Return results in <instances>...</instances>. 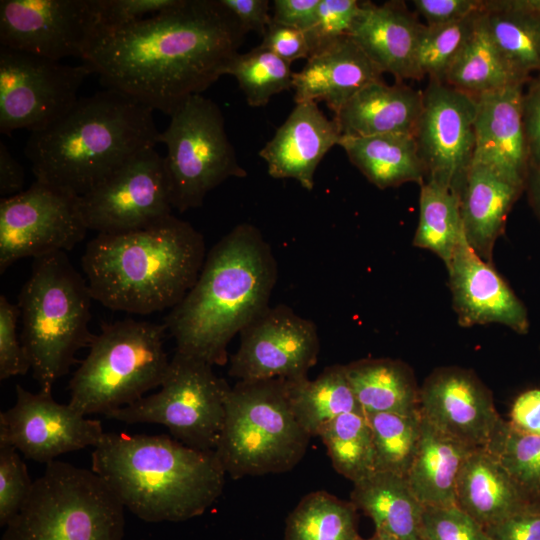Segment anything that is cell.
<instances>
[{
	"label": "cell",
	"instance_id": "obj_1",
	"mask_svg": "<svg viewBox=\"0 0 540 540\" xmlns=\"http://www.w3.org/2000/svg\"><path fill=\"white\" fill-rule=\"evenodd\" d=\"M246 34L220 0H179L156 15L98 33L82 61L105 88L170 116L224 75Z\"/></svg>",
	"mask_w": 540,
	"mask_h": 540
},
{
	"label": "cell",
	"instance_id": "obj_2",
	"mask_svg": "<svg viewBox=\"0 0 540 540\" xmlns=\"http://www.w3.org/2000/svg\"><path fill=\"white\" fill-rule=\"evenodd\" d=\"M277 261L261 231L240 223L207 252L199 276L165 317L176 351L225 365L233 337L270 305Z\"/></svg>",
	"mask_w": 540,
	"mask_h": 540
},
{
	"label": "cell",
	"instance_id": "obj_3",
	"mask_svg": "<svg viewBox=\"0 0 540 540\" xmlns=\"http://www.w3.org/2000/svg\"><path fill=\"white\" fill-rule=\"evenodd\" d=\"M153 111L111 88L79 98L60 119L28 137L24 151L35 180L85 195L156 147L160 132Z\"/></svg>",
	"mask_w": 540,
	"mask_h": 540
},
{
	"label": "cell",
	"instance_id": "obj_4",
	"mask_svg": "<svg viewBox=\"0 0 540 540\" xmlns=\"http://www.w3.org/2000/svg\"><path fill=\"white\" fill-rule=\"evenodd\" d=\"M206 255L203 235L172 214L136 231L98 234L81 264L95 301L146 315L175 307L196 282Z\"/></svg>",
	"mask_w": 540,
	"mask_h": 540
},
{
	"label": "cell",
	"instance_id": "obj_5",
	"mask_svg": "<svg viewBox=\"0 0 540 540\" xmlns=\"http://www.w3.org/2000/svg\"><path fill=\"white\" fill-rule=\"evenodd\" d=\"M91 462L121 504L147 522L202 515L225 485L214 450L191 448L166 434L104 433Z\"/></svg>",
	"mask_w": 540,
	"mask_h": 540
},
{
	"label": "cell",
	"instance_id": "obj_6",
	"mask_svg": "<svg viewBox=\"0 0 540 540\" xmlns=\"http://www.w3.org/2000/svg\"><path fill=\"white\" fill-rule=\"evenodd\" d=\"M86 279L66 252L35 258L18 295L21 342L40 391L52 393L56 381L75 364L76 353L89 347L91 301Z\"/></svg>",
	"mask_w": 540,
	"mask_h": 540
},
{
	"label": "cell",
	"instance_id": "obj_7",
	"mask_svg": "<svg viewBox=\"0 0 540 540\" xmlns=\"http://www.w3.org/2000/svg\"><path fill=\"white\" fill-rule=\"evenodd\" d=\"M225 407L215 452L233 479L287 472L304 457L311 437L291 409L285 379L237 381Z\"/></svg>",
	"mask_w": 540,
	"mask_h": 540
},
{
	"label": "cell",
	"instance_id": "obj_8",
	"mask_svg": "<svg viewBox=\"0 0 540 540\" xmlns=\"http://www.w3.org/2000/svg\"><path fill=\"white\" fill-rule=\"evenodd\" d=\"M164 323L125 319L103 324L69 382V405L86 416L108 413L160 387L170 359Z\"/></svg>",
	"mask_w": 540,
	"mask_h": 540
},
{
	"label": "cell",
	"instance_id": "obj_9",
	"mask_svg": "<svg viewBox=\"0 0 540 540\" xmlns=\"http://www.w3.org/2000/svg\"><path fill=\"white\" fill-rule=\"evenodd\" d=\"M124 506L92 470L52 461L2 540H122Z\"/></svg>",
	"mask_w": 540,
	"mask_h": 540
},
{
	"label": "cell",
	"instance_id": "obj_10",
	"mask_svg": "<svg viewBox=\"0 0 540 540\" xmlns=\"http://www.w3.org/2000/svg\"><path fill=\"white\" fill-rule=\"evenodd\" d=\"M159 143L167 148L164 166L173 209L200 207L206 195L229 178H244L225 130L219 106L202 94L188 98L170 115Z\"/></svg>",
	"mask_w": 540,
	"mask_h": 540
},
{
	"label": "cell",
	"instance_id": "obj_11",
	"mask_svg": "<svg viewBox=\"0 0 540 540\" xmlns=\"http://www.w3.org/2000/svg\"><path fill=\"white\" fill-rule=\"evenodd\" d=\"M231 386L213 366L175 351L160 390L106 415L126 424L153 423L168 428L173 438L199 450L217 447Z\"/></svg>",
	"mask_w": 540,
	"mask_h": 540
},
{
	"label": "cell",
	"instance_id": "obj_12",
	"mask_svg": "<svg viewBox=\"0 0 540 540\" xmlns=\"http://www.w3.org/2000/svg\"><path fill=\"white\" fill-rule=\"evenodd\" d=\"M92 74L85 65H69L23 51L0 47V132L41 131L77 102L78 91Z\"/></svg>",
	"mask_w": 540,
	"mask_h": 540
},
{
	"label": "cell",
	"instance_id": "obj_13",
	"mask_svg": "<svg viewBox=\"0 0 540 540\" xmlns=\"http://www.w3.org/2000/svg\"><path fill=\"white\" fill-rule=\"evenodd\" d=\"M87 230L80 196L35 180L0 200V272L26 257L70 251Z\"/></svg>",
	"mask_w": 540,
	"mask_h": 540
},
{
	"label": "cell",
	"instance_id": "obj_14",
	"mask_svg": "<svg viewBox=\"0 0 540 540\" xmlns=\"http://www.w3.org/2000/svg\"><path fill=\"white\" fill-rule=\"evenodd\" d=\"M80 207L88 230L98 234L136 231L172 215L163 156L156 147L140 152L80 196Z\"/></svg>",
	"mask_w": 540,
	"mask_h": 540
},
{
	"label": "cell",
	"instance_id": "obj_15",
	"mask_svg": "<svg viewBox=\"0 0 540 540\" xmlns=\"http://www.w3.org/2000/svg\"><path fill=\"white\" fill-rule=\"evenodd\" d=\"M476 96L429 80L414 131L425 180L460 196L475 148Z\"/></svg>",
	"mask_w": 540,
	"mask_h": 540
},
{
	"label": "cell",
	"instance_id": "obj_16",
	"mask_svg": "<svg viewBox=\"0 0 540 540\" xmlns=\"http://www.w3.org/2000/svg\"><path fill=\"white\" fill-rule=\"evenodd\" d=\"M319 350L314 322L284 304L269 306L240 332L228 374L237 381L305 377Z\"/></svg>",
	"mask_w": 540,
	"mask_h": 540
},
{
	"label": "cell",
	"instance_id": "obj_17",
	"mask_svg": "<svg viewBox=\"0 0 540 540\" xmlns=\"http://www.w3.org/2000/svg\"><path fill=\"white\" fill-rule=\"evenodd\" d=\"M98 29L94 0L0 1V47L82 59Z\"/></svg>",
	"mask_w": 540,
	"mask_h": 540
},
{
	"label": "cell",
	"instance_id": "obj_18",
	"mask_svg": "<svg viewBox=\"0 0 540 540\" xmlns=\"http://www.w3.org/2000/svg\"><path fill=\"white\" fill-rule=\"evenodd\" d=\"M104 433L99 420L56 402L52 393H32L21 385H16L15 404L0 414V444L45 464L68 452L94 448Z\"/></svg>",
	"mask_w": 540,
	"mask_h": 540
},
{
	"label": "cell",
	"instance_id": "obj_19",
	"mask_svg": "<svg viewBox=\"0 0 540 540\" xmlns=\"http://www.w3.org/2000/svg\"><path fill=\"white\" fill-rule=\"evenodd\" d=\"M419 412L432 426L473 448H484L501 416L492 393L469 369L441 367L424 381Z\"/></svg>",
	"mask_w": 540,
	"mask_h": 540
},
{
	"label": "cell",
	"instance_id": "obj_20",
	"mask_svg": "<svg viewBox=\"0 0 540 540\" xmlns=\"http://www.w3.org/2000/svg\"><path fill=\"white\" fill-rule=\"evenodd\" d=\"M446 267L454 309L462 326L500 323L519 334L527 333L525 306L466 239Z\"/></svg>",
	"mask_w": 540,
	"mask_h": 540
},
{
	"label": "cell",
	"instance_id": "obj_21",
	"mask_svg": "<svg viewBox=\"0 0 540 540\" xmlns=\"http://www.w3.org/2000/svg\"><path fill=\"white\" fill-rule=\"evenodd\" d=\"M524 85L514 84L476 96L471 164L487 166L525 189L529 161L523 126Z\"/></svg>",
	"mask_w": 540,
	"mask_h": 540
},
{
	"label": "cell",
	"instance_id": "obj_22",
	"mask_svg": "<svg viewBox=\"0 0 540 540\" xmlns=\"http://www.w3.org/2000/svg\"><path fill=\"white\" fill-rule=\"evenodd\" d=\"M342 137L335 118L328 119L315 102L296 103L274 136L259 151L268 174L294 179L304 189L314 187L316 169Z\"/></svg>",
	"mask_w": 540,
	"mask_h": 540
},
{
	"label": "cell",
	"instance_id": "obj_23",
	"mask_svg": "<svg viewBox=\"0 0 540 540\" xmlns=\"http://www.w3.org/2000/svg\"><path fill=\"white\" fill-rule=\"evenodd\" d=\"M382 71L350 36L312 54L293 74L295 103L324 102L336 115L366 85L382 80Z\"/></svg>",
	"mask_w": 540,
	"mask_h": 540
},
{
	"label": "cell",
	"instance_id": "obj_24",
	"mask_svg": "<svg viewBox=\"0 0 540 540\" xmlns=\"http://www.w3.org/2000/svg\"><path fill=\"white\" fill-rule=\"evenodd\" d=\"M423 28L424 24L402 1L381 5L362 1L349 36L382 73H390L402 82L420 79L416 52Z\"/></svg>",
	"mask_w": 540,
	"mask_h": 540
},
{
	"label": "cell",
	"instance_id": "obj_25",
	"mask_svg": "<svg viewBox=\"0 0 540 540\" xmlns=\"http://www.w3.org/2000/svg\"><path fill=\"white\" fill-rule=\"evenodd\" d=\"M523 189L487 166L471 164L468 170L460 192L465 238L488 263L508 213Z\"/></svg>",
	"mask_w": 540,
	"mask_h": 540
},
{
	"label": "cell",
	"instance_id": "obj_26",
	"mask_svg": "<svg viewBox=\"0 0 540 540\" xmlns=\"http://www.w3.org/2000/svg\"><path fill=\"white\" fill-rule=\"evenodd\" d=\"M423 92L396 82L374 81L357 92L334 115L342 135L413 134Z\"/></svg>",
	"mask_w": 540,
	"mask_h": 540
},
{
	"label": "cell",
	"instance_id": "obj_27",
	"mask_svg": "<svg viewBox=\"0 0 540 540\" xmlns=\"http://www.w3.org/2000/svg\"><path fill=\"white\" fill-rule=\"evenodd\" d=\"M526 502L507 472L484 448L469 454L457 478L456 506L486 529Z\"/></svg>",
	"mask_w": 540,
	"mask_h": 540
},
{
	"label": "cell",
	"instance_id": "obj_28",
	"mask_svg": "<svg viewBox=\"0 0 540 540\" xmlns=\"http://www.w3.org/2000/svg\"><path fill=\"white\" fill-rule=\"evenodd\" d=\"M350 501L371 518L375 531L391 534L400 540H424V506L406 477L373 472L353 483Z\"/></svg>",
	"mask_w": 540,
	"mask_h": 540
},
{
	"label": "cell",
	"instance_id": "obj_29",
	"mask_svg": "<svg viewBox=\"0 0 540 540\" xmlns=\"http://www.w3.org/2000/svg\"><path fill=\"white\" fill-rule=\"evenodd\" d=\"M476 448L443 433L422 417V432L407 481L423 506L455 504L460 469Z\"/></svg>",
	"mask_w": 540,
	"mask_h": 540
},
{
	"label": "cell",
	"instance_id": "obj_30",
	"mask_svg": "<svg viewBox=\"0 0 540 540\" xmlns=\"http://www.w3.org/2000/svg\"><path fill=\"white\" fill-rule=\"evenodd\" d=\"M339 146L349 161L379 189L420 185L426 175L413 134L342 135Z\"/></svg>",
	"mask_w": 540,
	"mask_h": 540
},
{
	"label": "cell",
	"instance_id": "obj_31",
	"mask_svg": "<svg viewBox=\"0 0 540 540\" xmlns=\"http://www.w3.org/2000/svg\"><path fill=\"white\" fill-rule=\"evenodd\" d=\"M365 414L419 411L420 388L412 369L400 360L365 358L344 365Z\"/></svg>",
	"mask_w": 540,
	"mask_h": 540
},
{
	"label": "cell",
	"instance_id": "obj_32",
	"mask_svg": "<svg viewBox=\"0 0 540 540\" xmlns=\"http://www.w3.org/2000/svg\"><path fill=\"white\" fill-rule=\"evenodd\" d=\"M291 409L301 427L319 436L322 429L345 413H364L347 378L344 365L326 367L317 378L285 379Z\"/></svg>",
	"mask_w": 540,
	"mask_h": 540
},
{
	"label": "cell",
	"instance_id": "obj_33",
	"mask_svg": "<svg viewBox=\"0 0 540 540\" xmlns=\"http://www.w3.org/2000/svg\"><path fill=\"white\" fill-rule=\"evenodd\" d=\"M482 19L504 61L521 81L540 74V15L502 6L498 0H485Z\"/></svg>",
	"mask_w": 540,
	"mask_h": 540
},
{
	"label": "cell",
	"instance_id": "obj_34",
	"mask_svg": "<svg viewBox=\"0 0 540 540\" xmlns=\"http://www.w3.org/2000/svg\"><path fill=\"white\" fill-rule=\"evenodd\" d=\"M420 186L419 222L413 244L432 251L447 266L466 239L460 196L432 180Z\"/></svg>",
	"mask_w": 540,
	"mask_h": 540
},
{
	"label": "cell",
	"instance_id": "obj_35",
	"mask_svg": "<svg viewBox=\"0 0 540 540\" xmlns=\"http://www.w3.org/2000/svg\"><path fill=\"white\" fill-rule=\"evenodd\" d=\"M481 13L466 45L450 67L444 83L478 96L514 84H526L508 67L484 25Z\"/></svg>",
	"mask_w": 540,
	"mask_h": 540
},
{
	"label": "cell",
	"instance_id": "obj_36",
	"mask_svg": "<svg viewBox=\"0 0 540 540\" xmlns=\"http://www.w3.org/2000/svg\"><path fill=\"white\" fill-rule=\"evenodd\" d=\"M357 511L351 501L311 492L288 515L285 540H361Z\"/></svg>",
	"mask_w": 540,
	"mask_h": 540
},
{
	"label": "cell",
	"instance_id": "obj_37",
	"mask_svg": "<svg viewBox=\"0 0 540 540\" xmlns=\"http://www.w3.org/2000/svg\"><path fill=\"white\" fill-rule=\"evenodd\" d=\"M335 470L353 483L374 469L371 428L365 413H345L330 421L320 432Z\"/></svg>",
	"mask_w": 540,
	"mask_h": 540
},
{
	"label": "cell",
	"instance_id": "obj_38",
	"mask_svg": "<svg viewBox=\"0 0 540 540\" xmlns=\"http://www.w3.org/2000/svg\"><path fill=\"white\" fill-rule=\"evenodd\" d=\"M366 416L372 432L375 472L407 477L420 443V412L370 413Z\"/></svg>",
	"mask_w": 540,
	"mask_h": 540
},
{
	"label": "cell",
	"instance_id": "obj_39",
	"mask_svg": "<svg viewBox=\"0 0 540 540\" xmlns=\"http://www.w3.org/2000/svg\"><path fill=\"white\" fill-rule=\"evenodd\" d=\"M484 449L527 501H540V436L518 432L501 418Z\"/></svg>",
	"mask_w": 540,
	"mask_h": 540
},
{
	"label": "cell",
	"instance_id": "obj_40",
	"mask_svg": "<svg viewBox=\"0 0 540 540\" xmlns=\"http://www.w3.org/2000/svg\"><path fill=\"white\" fill-rule=\"evenodd\" d=\"M291 64L272 51L257 46L237 53L224 69L233 76L251 107H264L272 96L293 88Z\"/></svg>",
	"mask_w": 540,
	"mask_h": 540
},
{
	"label": "cell",
	"instance_id": "obj_41",
	"mask_svg": "<svg viewBox=\"0 0 540 540\" xmlns=\"http://www.w3.org/2000/svg\"><path fill=\"white\" fill-rule=\"evenodd\" d=\"M480 14L446 25L424 24L416 52L420 79L428 76L429 80L445 81L450 67L471 37Z\"/></svg>",
	"mask_w": 540,
	"mask_h": 540
},
{
	"label": "cell",
	"instance_id": "obj_42",
	"mask_svg": "<svg viewBox=\"0 0 540 540\" xmlns=\"http://www.w3.org/2000/svg\"><path fill=\"white\" fill-rule=\"evenodd\" d=\"M361 4L357 0H320L315 23L306 31L311 55L350 35Z\"/></svg>",
	"mask_w": 540,
	"mask_h": 540
},
{
	"label": "cell",
	"instance_id": "obj_43",
	"mask_svg": "<svg viewBox=\"0 0 540 540\" xmlns=\"http://www.w3.org/2000/svg\"><path fill=\"white\" fill-rule=\"evenodd\" d=\"M28 469L18 451L0 444V524L6 526L18 513L32 489Z\"/></svg>",
	"mask_w": 540,
	"mask_h": 540
},
{
	"label": "cell",
	"instance_id": "obj_44",
	"mask_svg": "<svg viewBox=\"0 0 540 540\" xmlns=\"http://www.w3.org/2000/svg\"><path fill=\"white\" fill-rule=\"evenodd\" d=\"M424 540H492L477 521L456 505L424 506Z\"/></svg>",
	"mask_w": 540,
	"mask_h": 540
},
{
	"label": "cell",
	"instance_id": "obj_45",
	"mask_svg": "<svg viewBox=\"0 0 540 540\" xmlns=\"http://www.w3.org/2000/svg\"><path fill=\"white\" fill-rule=\"evenodd\" d=\"M20 309L0 296V379L25 375L31 369L22 342L17 336V321Z\"/></svg>",
	"mask_w": 540,
	"mask_h": 540
},
{
	"label": "cell",
	"instance_id": "obj_46",
	"mask_svg": "<svg viewBox=\"0 0 540 540\" xmlns=\"http://www.w3.org/2000/svg\"><path fill=\"white\" fill-rule=\"evenodd\" d=\"M179 0H94L98 33L116 30L156 15ZM97 33V34H98Z\"/></svg>",
	"mask_w": 540,
	"mask_h": 540
},
{
	"label": "cell",
	"instance_id": "obj_47",
	"mask_svg": "<svg viewBox=\"0 0 540 540\" xmlns=\"http://www.w3.org/2000/svg\"><path fill=\"white\" fill-rule=\"evenodd\" d=\"M492 540H540V501H528L485 529Z\"/></svg>",
	"mask_w": 540,
	"mask_h": 540
},
{
	"label": "cell",
	"instance_id": "obj_48",
	"mask_svg": "<svg viewBox=\"0 0 540 540\" xmlns=\"http://www.w3.org/2000/svg\"><path fill=\"white\" fill-rule=\"evenodd\" d=\"M412 5L427 26L451 24L485 10V0H413Z\"/></svg>",
	"mask_w": 540,
	"mask_h": 540
},
{
	"label": "cell",
	"instance_id": "obj_49",
	"mask_svg": "<svg viewBox=\"0 0 540 540\" xmlns=\"http://www.w3.org/2000/svg\"><path fill=\"white\" fill-rule=\"evenodd\" d=\"M260 46L272 51L290 64L298 59H308L311 55L305 31L273 21L262 36Z\"/></svg>",
	"mask_w": 540,
	"mask_h": 540
},
{
	"label": "cell",
	"instance_id": "obj_50",
	"mask_svg": "<svg viewBox=\"0 0 540 540\" xmlns=\"http://www.w3.org/2000/svg\"><path fill=\"white\" fill-rule=\"evenodd\" d=\"M527 84L523 94V126L529 169H540V75Z\"/></svg>",
	"mask_w": 540,
	"mask_h": 540
},
{
	"label": "cell",
	"instance_id": "obj_51",
	"mask_svg": "<svg viewBox=\"0 0 540 540\" xmlns=\"http://www.w3.org/2000/svg\"><path fill=\"white\" fill-rule=\"evenodd\" d=\"M320 0H274L272 21L308 31L315 23Z\"/></svg>",
	"mask_w": 540,
	"mask_h": 540
},
{
	"label": "cell",
	"instance_id": "obj_52",
	"mask_svg": "<svg viewBox=\"0 0 540 540\" xmlns=\"http://www.w3.org/2000/svg\"><path fill=\"white\" fill-rule=\"evenodd\" d=\"M222 5L236 18L242 29L263 36L272 22L267 0H220Z\"/></svg>",
	"mask_w": 540,
	"mask_h": 540
},
{
	"label": "cell",
	"instance_id": "obj_53",
	"mask_svg": "<svg viewBox=\"0 0 540 540\" xmlns=\"http://www.w3.org/2000/svg\"><path fill=\"white\" fill-rule=\"evenodd\" d=\"M509 424L518 432L540 436V389L522 392L513 402Z\"/></svg>",
	"mask_w": 540,
	"mask_h": 540
},
{
	"label": "cell",
	"instance_id": "obj_54",
	"mask_svg": "<svg viewBox=\"0 0 540 540\" xmlns=\"http://www.w3.org/2000/svg\"><path fill=\"white\" fill-rule=\"evenodd\" d=\"M25 173L23 167L0 142V195L10 197L23 191Z\"/></svg>",
	"mask_w": 540,
	"mask_h": 540
},
{
	"label": "cell",
	"instance_id": "obj_55",
	"mask_svg": "<svg viewBox=\"0 0 540 540\" xmlns=\"http://www.w3.org/2000/svg\"><path fill=\"white\" fill-rule=\"evenodd\" d=\"M525 188L528 189L531 204L540 217V169H529Z\"/></svg>",
	"mask_w": 540,
	"mask_h": 540
},
{
	"label": "cell",
	"instance_id": "obj_56",
	"mask_svg": "<svg viewBox=\"0 0 540 540\" xmlns=\"http://www.w3.org/2000/svg\"><path fill=\"white\" fill-rule=\"evenodd\" d=\"M499 3L510 9L540 15V0H498Z\"/></svg>",
	"mask_w": 540,
	"mask_h": 540
},
{
	"label": "cell",
	"instance_id": "obj_57",
	"mask_svg": "<svg viewBox=\"0 0 540 540\" xmlns=\"http://www.w3.org/2000/svg\"><path fill=\"white\" fill-rule=\"evenodd\" d=\"M361 540H400V539L385 532L375 531L374 534L370 538H367V539L362 538Z\"/></svg>",
	"mask_w": 540,
	"mask_h": 540
},
{
	"label": "cell",
	"instance_id": "obj_58",
	"mask_svg": "<svg viewBox=\"0 0 540 540\" xmlns=\"http://www.w3.org/2000/svg\"><path fill=\"white\" fill-rule=\"evenodd\" d=\"M538 75H540V74H538Z\"/></svg>",
	"mask_w": 540,
	"mask_h": 540
}]
</instances>
